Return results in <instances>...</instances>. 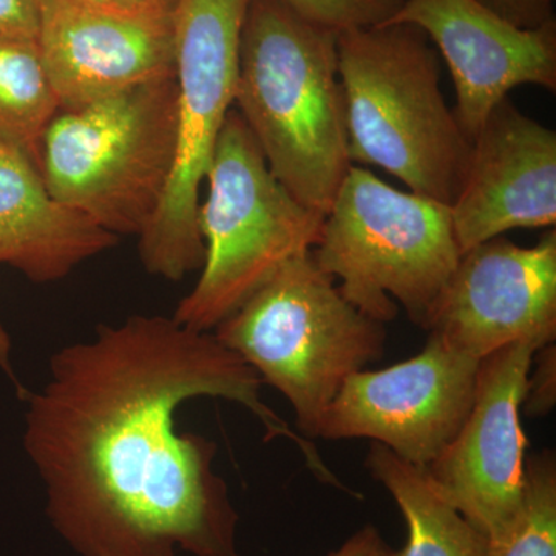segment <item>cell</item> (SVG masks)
<instances>
[{
  "instance_id": "obj_23",
  "label": "cell",
  "mask_w": 556,
  "mask_h": 556,
  "mask_svg": "<svg viewBox=\"0 0 556 556\" xmlns=\"http://www.w3.org/2000/svg\"><path fill=\"white\" fill-rule=\"evenodd\" d=\"M327 556H397V552L383 540L378 527L368 525Z\"/></svg>"
},
{
  "instance_id": "obj_20",
  "label": "cell",
  "mask_w": 556,
  "mask_h": 556,
  "mask_svg": "<svg viewBox=\"0 0 556 556\" xmlns=\"http://www.w3.org/2000/svg\"><path fill=\"white\" fill-rule=\"evenodd\" d=\"M533 362L535 371L530 368L521 412L527 416H544L555 407L556 401V350L554 343L540 348Z\"/></svg>"
},
{
  "instance_id": "obj_11",
  "label": "cell",
  "mask_w": 556,
  "mask_h": 556,
  "mask_svg": "<svg viewBox=\"0 0 556 556\" xmlns=\"http://www.w3.org/2000/svg\"><path fill=\"white\" fill-rule=\"evenodd\" d=\"M422 328L478 361L519 340L554 343L555 229L532 248L500 236L468 249Z\"/></svg>"
},
{
  "instance_id": "obj_1",
  "label": "cell",
  "mask_w": 556,
  "mask_h": 556,
  "mask_svg": "<svg viewBox=\"0 0 556 556\" xmlns=\"http://www.w3.org/2000/svg\"><path fill=\"white\" fill-rule=\"evenodd\" d=\"M260 388L214 332L174 317L131 316L62 346L46 386L27 394L24 430L51 526L79 556H240L217 445L177 428L178 409L197 397L243 405L266 439L292 442L318 481L345 489Z\"/></svg>"
},
{
  "instance_id": "obj_5",
  "label": "cell",
  "mask_w": 556,
  "mask_h": 556,
  "mask_svg": "<svg viewBox=\"0 0 556 556\" xmlns=\"http://www.w3.org/2000/svg\"><path fill=\"white\" fill-rule=\"evenodd\" d=\"M177 155V83L149 80L79 108L43 131L38 166L51 195L113 236H141Z\"/></svg>"
},
{
  "instance_id": "obj_13",
  "label": "cell",
  "mask_w": 556,
  "mask_h": 556,
  "mask_svg": "<svg viewBox=\"0 0 556 556\" xmlns=\"http://www.w3.org/2000/svg\"><path fill=\"white\" fill-rule=\"evenodd\" d=\"M36 40L61 109L175 75V14L39 0Z\"/></svg>"
},
{
  "instance_id": "obj_18",
  "label": "cell",
  "mask_w": 556,
  "mask_h": 556,
  "mask_svg": "<svg viewBox=\"0 0 556 556\" xmlns=\"http://www.w3.org/2000/svg\"><path fill=\"white\" fill-rule=\"evenodd\" d=\"M486 556H556V459L551 450L526 457L518 517Z\"/></svg>"
},
{
  "instance_id": "obj_24",
  "label": "cell",
  "mask_w": 556,
  "mask_h": 556,
  "mask_svg": "<svg viewBox=\"0 0 556 556\" xmlns=\"http://www.w3.org/2000/svg\"><path fill=\"white\" fill-rule=\"evenodd\" d=\"M179 0H116V11L126 13L175 14Z\"/></svg>"
},
{
  "instance_id": "obj_17",
  "label": "cell",
  "mask_w": 556,
  "mask_h": 556,
  "mask_svg": "<svg viewBox=\"0 0 556 556\" xmlns=\"http://www.w3.org/2000/svg\"><path fill=\"white\" fill-rule=\"evenodd\" d=\"M60 110L38 40L0 36V144L38 161L40 139Z\"/></svg>"
},
{
  "instance_id": "obj_3",
  "label": "cell",
  "mask_w": 556,
  "mask_h": 556,
  "mask_svg": "<svg viewBox=\"0 0 556 556\" xmlns=\"http://www.w3.org/2000/svg\"><path fill=\"white\" fill-rule=\"evenodd\" d=\"M336 47L351 164L380 167L450 206L471 141L442 94L437 49L405 24L342 31Z\"/></svg>"
},
{
  "instance_id": "obj_2",
  "label": "cell",
  "mask_w": 556,
  "mask_h": 556,
  "mask_svg": "<svg viewBox=\"0 0 556 556\" xmlns=\"http://www.w3.org/2000/svg\"><path fill=\"white\" fill-rule=\"evenodd\" d=\"M336 40L283 0H251L233 102L274 177L321 215L353 166Z\"/></svg>"
},
{
  "instance_id": "obj_19",
  "label": "cell",
  "mask_w": 556,
  "mask_h": 556,
  "mask_svg": "<svg viewBox=\"0 0 556 556\" xmlns=\"http://www.w3.org/2000/svg\"><path fill=\"white\" fill-rule=\"evenodd\" d=\"M303 20L339 35L379 27L391 21L405 0H283Z\"/></svg>"
},
{
  "instance_id": "obj_4",
  "label": "cell",
  "mask_w": 556,
  "mask_h": 556,
  "mask_svg": "<svg viewBox=\"0 0 556 556\" xmlns=\"http://www.w3.org/2000/svg\"><path fill=\"white\" fill-rule=\"evenodd\" d=\"M214 331L287 397L306 439L318 438L339 391L382 356L387 340L386 325L346 300L313 251L289 260Z\"/></svg>"
},
{
  "instance_id": "obj_14",
  "label": "cell",
  "mask_w": 556,
  "mask_h": 556,
  "mask_svg": "<svg viewBox=\"0 0 556 556\" xmlns=\"http://www.w3.org/2000/svg\"><path fill=\"white\" fill-rule=\"evenodd\" d=\"M450 214L463 254L511 229L555 226V130L501 101L471 139Z\"/></svg>"
},
{
  "instance_id": "obj_10",
  "label": "cell",
  "mask_w": 556,
  "mask_h": 556,
  "mask_svg": "<svg viewBox=\"0 0 556 556\" xmlns=\"http://www.w3.org/2000/svg\"><path fill=\"white\" fill-rule=\"evenodd\" d=\"M538 340L500 348L479 364L477 391L453 441L427 467L450 504L495 546L521 507L527 438L521 405Z\"/></svg>"
},
{
  "instance_id": "obj_25",
  "label": "cell",
  "mask_w": 556,
  "mask_h": 556,
  "mask_svg": "<svg viewBox=\"0 0 556 556\" xmlns=\"http://www.w3.org/2000/svg\"><path fill=\"white\" fill-rule=\"evenodd\" d=\"M0 368L13 379V382H16L21 394L24 393L20 383H17L16 376H14L13 367H11V339L2 324H0Z\"/></svg>"
},
{
  "instance_id": "obj_16",
  "label": "cell",
  "mask_w": 556,
  "mask_h": 556,
  "mask_svg": "<svg viewBox=\"0 0 556 556\" xmlns=\"http://www.w3.org/2000/svg\"><path fill=\"white\" fill-rule=\"evenodd\" d=\"M367 467L394 497L407 521V546L397 556L489 554L486 538L442 495L427 467L409 464L376 442L369 448Z\"/></svg>"
},
{
  "instance_id": "obj_7",
  "label": "cell",
  "mask_w": 556,
  "mask_h": 556,
  "mask_svg": "<svg viewBox=\"0 0 556 556\" xmlns=\"http://www.w3.org/2000/svg\"><path fill=\"white\" fill-rule=\"evenodd\" d=\"M313 254L368 317L386 325L401 305L422 327L463 251L448 204L391 188L353 164Z\"/></svg>"
},
{
  "instance_id": "obj_12",
  "label": "cell",
  "mask_w": 556,
  "mask_h": 556,
  "mask_svg": "<svg viewBox=\"0 0 556 556\" xmlns=\"http://www.w3.org/2000/svg\"><path fill=\"white\" fill-rule=\"evenodd\" d=\"M387 24L416 27L437 46L456 89L455 115L473 139L521 86L556 90V22L519 28L478 0H405Z\"/></svg>"
},
{
  "instance_id": "obj_9",
  "label": "cell",
  "mask_w": 556,
  "mask_h": 556,
  "mask_svg": "<svg viewBox=\"0 0 556 556\" xmlns=\"http://www.w3.org/2000/svg\"><path fill=\"white\" fill-rule=\"evenodd\" d=\"M479 364L428 336L417 356L351 376L325 413L318 438L372 439L407 463L428 467L467 419Z\"/></svg>"
},
{
  "instance_id": "obj_8",
  "label": "cell",
  "mask_w": 556,
  "mask_h": 556,
  "mask_svg": "<svg viewBox=\"0 0 556 556\" xmlns=\"http://www.w3.org/2000/svg\"><path fill=\"white\" fill-rule=\"evenodd\" d=\"M251 0H179L175 11L177 155L166 193L138 237L152 276L178 281L200 270L201 185L236 102L241 31Z\"/></svg>"
},
{
  "instance_id": "obj_21",
  "label": "cell",
  "mask_w": 556,
  "mask_h": 556,
  "mask_svg": "<svg viewBox=\"0 0 556 556\" xmlns=\"http://www.w3.org/2000/svg\"><path fill=\"white\" fill-rule=\"evenodd\" d=\"M515 27L538 28L555 21L554 0H478Z\"/></svg>"
},
{
  "instance_id": "obj_22",
  "label": "cell",
  "mask_w": 556,
  "mask_h": 556,
  "mask_svg": "<svg viewBox=\"0 0 556 556\" xmlns=\"http://www.w3.org/2000/svg\"><path fill=\"white\" fill-rule=\"evenodd\" d=\"M39 0H0V36L36 39Z\"/></svg>"
},
{
  "instance_id": "obj_15",
  "label": "cell",
  "mask_w": 556,
  "mask_h": 556,
  "mask_svg": "<svg viewBox=\"0 0 556 556\" xmlns=\"http://www.w3.org/2000/svg\"><path fill=\"white\" fill-rule=\"evenodd\" d=\"M118 240L54 199L30 153L0 144V265L53 283Z\"/></svg>"
},
{
  "instance_id": "obj_6",
  "label": "cell",
  "mask_w": 556,
  "mask_h": 556,
  "mask_svg": "<svg viewBox=\"0 0 556 556\" xmlns=\"http://www.w3.org/2000/svg\"><path fill=\"white\" fill-rule=\"evenodd\" d=\"M200 201L204 262L199 281L178 303L182 327L212 332L278 270L320 241L325 215L306 207L270 172L236 109L219 131Z\"/></svg>"
}]
</instances>
